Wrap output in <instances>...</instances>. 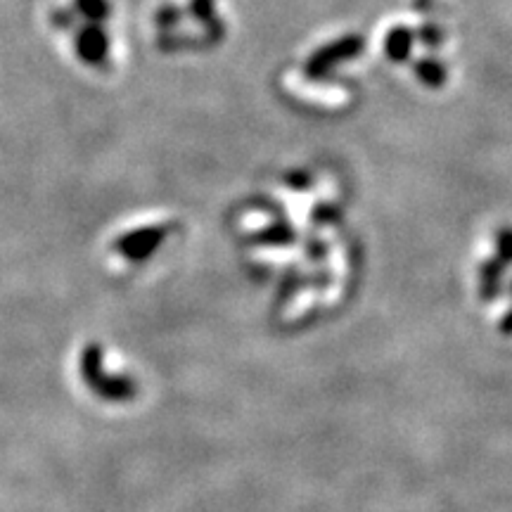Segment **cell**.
I'll return each instance as SVG.
<instances>
[{
    "label": "cell",
    "mask_w": 512,
    "mask_h": 512,
    "mask_svg": "<svg viewBox=\"0 0 512 512\" xmlns=\"http://www.w3.org/2000/svg\"><path fill=\"white\" fill-rule=\"evenodd\" d=\"M79 53L83 60L88 62H102L107 55V41H105V34H102L100 29H88L81 34V41H79Z\"/></svg>",
    "instance_id": "obj_1"
},
{
    "label": "cell",
    "mask_w": 512,
    "mask_h": 512,
    "mask_svg": "<svg viewBox=\"0 0 512 512\" xmlns=\"http://www.w3.org/2000/svg\"><path fill=\"white\" fill-rule=\"evenodd\" d=\"M159 238L157 230H140V233H128L124 240H121V249L131 256H143L152 249Z\"/></svg>",
    "instance_id": "obj_2"
}]
</instances>
